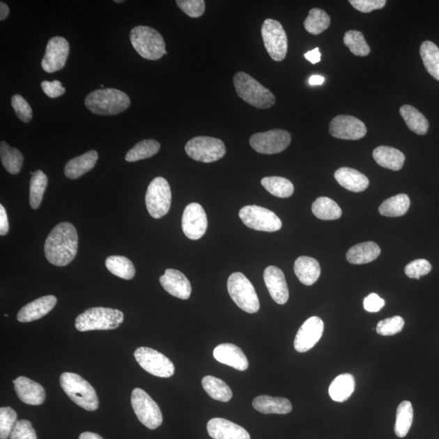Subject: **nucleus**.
Masks as SVG:
<instances>
[{
  "instance_id": "f257e3e1",
  "label": "nucleus",
  "mask_w": 439,
  "mask_h": 439,
  "mask_svg": "<svg viewBox=\"0 0 439 439\" xmlns=\"http://www.w3.org/2000/svg\"><path fill=\"white\" fill-rule=\"evenodd\" d=\"M78 248L77 229L71 223L61 222L54 228L44 245L47 260L56 266H66L75 258Z\"/></svg>"
},
{
  "instance_id": "f03ea898",
  "label": "nucleus",
  "mask_w": 439,
  "mask_h": 439,
  "mask_svg": "<svg viewBox=\"0 0 439 439\" xmlns=\"http://www.w3.org/2000/svg\"><path fill=\"white\" fill-rule=\"evenodd\" d=\"M85 105L94 114L111 116L128 109L130 100L123 91L107 88L90 93L86 98Z\"/></svg>"
},
{
  "instance_id": "7ed1b4c3",
  "label": "nucleus",
  "mask_w": 439,
  "mask_h": 439,
  "mask_svg": "<svg viewBox=\"0 0 439 439\" xmlns=\"http://www.w3.org/2000/svg\"><path fill=\"white\" fill-rule=\"evenodd\" d=\"M233 85L238 97L257 109H270L275 105L276 98L272 93L246 72H237Z\"/></svg>"
},
{
  "instance_id": "20e7f679",
  "label": "nucleus",
  "mask_w": 439,
  "mask_h": 439,
  "mask_svg": "<svg viewBox=\"0 0 439 439\" xmlns=\"http://www.w3.org/2000/svg\"><path fill=\"white\" fill-rule=\"evenodd\" d=\"M123 321L124 314L120 310L96 307L78 316L75 327L81 332L114 330L118 328Z\"/></svg>"
},
{
  "instance_id": "39448f33",
  "label": "nucleus",
  "mask_w": 439,
  "mask_h": 439,
  "mask_svg": "<svg viewBox=\"0 0 439 439\" xmlns=\"http://www.w3.org/2000/svg\"><path fill=\"white\" fill-rule=\"evenodd\" d=\"M61 385L73 403L87 411H95L99 408L95 390L81 376L73 373H63L61 376Z\"/></svg>"
},
{
  "instance_id": "423d86ee",
  "label": "nucleus",
  "mask_w": 439,
  "mask_h": 439,
  "mask_svg": "<svg viewBox=\"0 0 439 439\" xmlns=\"http://www.w3.org/2000/svg\"><path fill=\"white\" fill-rule=\"evenodd\" d=\"M130 42L139 55L149 61H157L167 54L161 34L153 28L139 26L130 31Z\"/></svg>"
},
{
  "instance_id": "0eeeda50",
  "label": "nucleus",
  "mask_w": 439,
  "mask_h": 439,
  "mask_svg": "<svg viewBox=\"0 0 439 439\" xmlns=\"http://www.w3.org/2000/svg\"><path fill=\"white\" fill-rule=\"evenodd\" d=\"M229 295L238 307L248 314H256L260 310L255 288L242 272H233L227 282Z\"/></svg>"
},
{
  "instance_id": "6e6552de",
  "label": "nucleus",
  "mask_w": 439,
  "mask_h": 439,
  "mask_svg": "<svg viewBox=\"0 0 439 439\" xmlns=\"http://www.w3.org/2000/svg\"><path fill=\"white\" fill-rule=\"evenodd\" d=\"M185 151L190 158L203 163L215 162L226 153V146L221 139L208 136L194 137L189 140Z\"/></svg>"
},
{
  "instance_id": "1a4fd4ad",
  "label": "nucleus",
  "mask_w": 439,
  "mask_h": 439,
  "mask_svg": "<svg viewBox=\"0 0 439 439\" xmlns=\"http://www.w3.org/2000/svg\"><path fill=\"white\" fill-rule=\"evenodd\" d=\"M146 205L151 216L159 219L169 211L172 193L170 185L164 178L158 177L151 180L146 193Z\"/></svg>"
},
{
  "instance_id": "9d476101",
  "label": "nucleus",
  "mask_w": 439,
  "mask_h": 439,
  "mask_svg": "<svg viewBox=\"0 0 439 439\" xmlns=\"http://www.w3.org/2000/svg\"><path fill=\"white\" fill-rule=\"evenodd\" d=\"M263 45L273 61L280 62L286 56L288 40L286 31L279 22L266 19L261 28Z\"/></svg>"
},
{
  "instance_id": "9b49d317",
  "label": "nucleus",
  "mask_w": 439,
  "mask_h": 439,
  "mask_svg": "<svg viewBox=\"0 0 439 439\" xmlns=\"http://www.w3.org/2000/svg\"><path fill=\"white\" fill-rule=\"evenodd\" d=\"M131 404L139 422L150 429H155L163 422L162 413L153 399L144 390L132 392Z\"/></svg>"
},
{
  "instance_id": "f8f14e48",
  "label": "nucleus",
  "mask_w": 439,
  "mask_h": 439,
  "mask_svg": "<svg viewBox=\"0 0 439 439\" xmlns=\"http://www.w3.org/2000/svg\"><path fill=\"white\" fill-rule=\"evenodd\" d=\"M239 217L245 226L258 231L276 232L282 226L280 218L275 213L256 205L243 207L239 211Z\"/></svg>"
},
{
  "instance_id": "ddd939ff",
  "label": "nucleus",
  "mask_w": 439,
  "mask_h": 439,
  "mask_svg": "<svg viewBox=\"0 0 439 439\" xmlns=\"http://www.w3.org/2000/svg\"><path fill=\"white\" fill-rule=\"evenodd\" d=\"M134 357L146 372L160 378H170L174 374L172 361L158 351L141 346L135 351Z\"/></svg>"
},
{
  "instance_id": "4468645a",
  "label": "nucleus",
  "mask_w": 439,
  "mask_h": 439,
  "mask_svg": "<svg viewBox=\"0 0 439 439\" xmlns=\"http://www.w3.org/2000/svg\"><path fill=\"white\" fill-rule=\"evenodd\" d=\"M249 141L258 153L273 155L280 153L288 148L291 136L286 130L275 129L253 134Z\"/></svg>"
},
{
  "instance_id": "2eb2a0df",
  "label": "nucleus",
  "mask_w": 439,
  "mask_h": 439,
  "mask_svg": "<svg viewBox=\"0 0 439 439\" xmlns=\"http://www.w3.org/2000/svg\"><path fill=\"white\" fill-rule=\"evenodd\" d=\"M182 228L185 236L192 240H198L204 236L208 228V219L201 205L192 203L185 207Z\"/></svg>"
},
{
  "instance_id": "dca6fc26",
  "label": "nucleus",
  "mask_w": 439,
  "mask_h": 439,
  "mask_svg": "<svg viewBox=\"0 0 439 439\" xmlns=\"http://www.w3.org/2000/svg\"><path fill=\"white\" fill-rule=\"evenodd\" d=\"M70 54V44L65 38L53 37L48 41L45 54L42 60L43 70L52 73L66 66Z\"/></svg>"
},
{
  "instance_id": "f3484780",
  "label": "nucleus",
  "mask_w": 439,
  "mask_h": 439,
  "mask_svg": "<svg viewBox=\"0 0 439 439\" xmlns=\"http://www.w3.org/2000/svg\"><path fill=\"white\" fill-rule=\"evenodd\" d=\"M330 133L339 139L358 140L367 134V128L364 122L355 116L339 115L331 121Z\"/></svg>"
},
{
  "instance_id": "a211bd4d",
  "label": "nucleus",
  "mask_w": 439,
  "mask_h": 439,
  "mask_svg": "<svg viewBox=\"0 0 439 439\" xmlns=\"http://www.w3.org/2000/svg\"><path fill=\"white\" fill-rule=\"evenodd\" d=\"M324 322L318 316H311L302 325L295 336L294 346L298 353H304L318 343L324 332Z\"/></svg>"
},
{
  "instance_id": "6ab92c4d",
  "label": "nucleus",
  "mask_w": 439,
  "mask_h": 439,
  "mask_svg": "<svg viewBox=\"0 0 439 439\" xmlns=\"http://www.w3.org/2000/svg\"><path fill=\"white\" fill-rule=\"evenodd\" d=\"M263 280L272 299L278 305H285L289 300V290L284 273L279 268L268 266L263 272Z\"/></svg>"
},
{
  "instance_id": "aec40b11",
  "label": "nucleus",
  "mask_w": 439,
  "mask_h": 439,
  "mask_svg": "<svg viewBox=\"0 0 439 439\" xmlns=\"http://www.w3.org/2000/svg\"><path fill=\"white\" fill-rule=\"evenodd\" d=\"M160 282L166 291L178 299L188 300L192 294V285L187 277L173 268L165 270L164 275L160 277Z\"/></svg>"
},
{
  "instance_id": "412c9836",
  "label": "nucleus",
  "mask_w": 439,
  "mask_h": 439,
  "mask_svg": "<svg viewBox=\"0 0 439 439\" xmlns=\"http://www.w3.org/2000/svg\"><path fill=\"white\" fill-rule=\"evenodd\" d=\"M207 429L213 439H251L245 429L224 418L210 419Z\"/></svg>"
},
{
  "instance_id": "4be33fe9",
  "label": "nucleus",
  "mask_w": 439,
  "mask_h": 439,
  "mask_svg": "<svg viewBox=\"0 0 439 439\" xmlns=\"http://www.w3.org/2000/svg\"><path fill=\"white\" fill-rule=\"evenodd\" d=\"M17 396L24 403L40 405L45 401L46 393L41 385L26 377L17 378L13 380Z\"/></svg>"
},
{
  "instance_id": "5701e85b",
  "label": "nucleus",
  "mask_w": 439,
  "mask_h": 439,
  "mask_svg": "<svg viewBox=\"0 0 439 439\" xmlns=\"http://www.w3.org/2000/svg\"><path fill=\"white\" fill-rule=\"evenodd\" d=\"M213 355L220 363L231 366L237 370L245 371L248 369L247 356L240 348L234 344H220L214 349Z\"/></svg>"
},
{
  "instance_id": "b1692460",
  "label": "nucleus",
  "mask_w": 439,
  "mask_h": 439,
  "mask_svg": "<svg viewBox=\"0 0 439 439\" xmlns=\"http://www.w3.org/2000/svg\"><path fill=\"white\" fill-rule=\"evenodd\" d=\"M57 302L56 297L47 295L39 298L24 306L17 314L20 322H31L42 318L50 312Z\"/></svg>"
},
{
  "instance_id": "393cba45",
  "label": "nucleus",
  "mask_w": 439,
  "mask_h": 439,
  "mask_svg": "<svg viewBox=\"0 0 439 439\" xmlns=\"http://www.w3.org/2000/svg\"><path fill=\"white\" fill-rule=\"evenodd\" d=\"M334 178L341 187L353 192H362L368 188L367 177L354 169L343 167L336 171Z\"/></svg>"
},
{
  "instance_id": "a878e982",
  "label": "nucleus",
  "mask_w": 439,
  "mask_h": 439,
  "mask_svg": "<svg viewBox=\"0 0 439 439\" xmlns=\"http://www.w3.org/2000/svg\"><path fill=\"white\" fill-rule=\"evenodd\" d=\"M99 155L97 151L92 150L70 160L65 167L66 177L70 179L79 178L95 167Z\"/></svg>"
},
{
  "instance_id": "bb28decb",
  "label": "nucleus",
  "mask_w": 439,
  "mask_h": 439,
  "mask_svg": "<svg viewBox=\"0 0 439 439\" xmlns=\"http://www.w3.org/2000/svg\"><path fill=\"white\" fill-rule=\"evenodd\" d=\"M294 270L298 279L305 286H311L318 280L321 267L314 258L300 256L295 262Z\"/></svg>"
},
{
  "instance_id": "cd10ccee",
  "label": "nucleus",
  "mask_w": 439,
  "mask_h": 439,
  "mask_svg": "<svg viewBox=\"0 0 439 439\" xmlns=\"http://www.w3.org/2000/svg\"><path fill=\"white\" fill-rule=\"evenodd\" d=\"M253 408L263 414H287L292 411L289 399L261 395L253 400Z\"/></svg>"
},
{
  "instance_id": "c85d7f7f",
  "label": "nucleus",
  "mask_w": 439,
  "mask_h": 439,
  "mask_svg": "<svg viewBox=\"0 0 439 439\" xmlns=\"http://www.w3.org/2000/svg\"><path fill=\"white\" fill-rule=\"evenodd\" d=\"M373 159L382 167L398 171L403 168L405 156L401 151L392 146H380L373 153Z\"/></svg>"
},
{
  "instance_id": "c756f323",
  "label": "nucleus",
  "mask_w": 439,
  "mask_h": 439,
  "mask_svg": "<svg viewBox=\"0 0 439 439\" xmlns=\"http://www.w3.org/2000/svg\"><path fill=\"white\" fill-rule=\"evenodd\" d=\"M380 254V248L377 243L365 242L351 247L346 253V259L353 265H364L375 261Z\"/></svg>"
},
{
  "instance_id": "7c9ffc66",
  "label": "nucleus",
  "mask_w": 439,
  "mask_h": 439,
  "mask_svg": "<svg viewBox=\"0 0 439 439\" xmlns=\"http://www.w3.org/2000/svg\"><path fill=\"white\" fill-rule=\"evenodd\" d=\"M355 385V382L353 375L350 373L341 374L330 385V396L335 402H344L354 392Z\"/></svg>"
},
{
  "instance_id": "2f4dec72",
  "label": "nucleus",
  "mask_w": 439,
  "mask_h": 439,
  "mask_svg": "<svg viewBox=\"0 0 439 439\" xmlns=\"http://www.w3.org/2000/svg\"><path fill=\"white\" fill-rule=\"evenodd\" d=\"M399 114L409 130L413 131L414 133L419 135H424L427 133L429 127V121L426 117L416 107L411 105H403L400 107Z\"/></svg>"
},
{
  "instance_id": "473e14b6",
  "label": "nucleus",
  "mask_w": 439,
  "mask_h": 439,
  "mask_svg": "<svg viewBox=\"0 0 439 439\" xmlns=\"http://www.w3.org/2000/svg\"><path fill=\"white\" fill-rule=\"evenodd\" d=\"M202 385L210 397L221 402H229L233 397L231 387L222 379L206 376L202 379Z\"/></svg>"
},
{
  "instance_id": "72a5a7b5",
  "label": "nucleus",
  "mask_w": 439,
  "mask_h": 439,
  "mask_svg": "<svg viewBox=\"0 0 439 439\" xmlns=\"http://www.w3.org/2000/svg\"><path fill=\"white\" fill-rule=\"evenodd\" d=\"M410 199L406 194H399L389 198L380 205L379 213L384 217H398L403 216L408 211Z\"/></svg>"
},
{
  "instance_id": "f704fd0d",
  "label": "nucleus",
  "mask_w": 439,
  "mask_h": 439,
  "mask_svg": "<svg viewBox=\"0 0 439 439\" xmlns=\"http://www.w3.org/2000/svg\"><path fill=\"white\" fill-rule=\"evenodd\" d=\"M0 156L5 169L11 174H18L21 172L24 158L18 149L10 146L6 141L0 144Z\"/></svg>"
},
{
  "instance_id": "c9c22d12",
  "label": "nucleus",
  "mask_w": 439,
  "mask_h": 439,
  "mask_svg": "<svg viewBox=\"0 0 439 439\" xmlns=\"http://www.w3.org/2000/svg\"><path fill=\"white\" fill-rule=\"evenodd\" d=\"M419 54L427 72L439 81V48L431 41L422 43Z\"/></svg>"
},
{
  "instance_id": "e433bc0d",
  "label": "nucleus",
  "mask_w": 439,
  "mask_h": 439,
  "mask_svg": "<svg viewBox=\"0 0 439 439\" xmlns=\"http://www.w3.org/2000/svg\"><path fill=\"white\" fill-rule=\"evenodd\" d=\"M311 211L315 216L324 221L339 219L341 216V209L333 199L327 197H320L312 203Z\"/></svg>"
},
{
  "instance_id": "4c0bfd02",
  "label": "nucleus",
  "mask_w": 439,
  "mask_h": 439,
  "mask_svg": "<svg viewBox=\"0 0 439 439\" xmlns=\"http://www.w3.org/2000/svg\"><path fill=\"white\" fill-rule=\"evenodd\" d=\"M106 267L112 275L130 280L135 275V268L128 258L121 256H111L106 259Z\"/></svg>"
},
{
  "instance_id": "58836bf2",
  "label": "nucleus",
  "mask_w": 439,
  "mask_h": 439,
  "mask_svg": "<svg viewBox=\"0 0 439 439\" xmlns=\"http://www.w3.org/2000/svg\"><path fill=\"white\" fill-rule=\"evenodd\" d=\"M413 422V408L411 402L403 401L397 408L394 433L399 438H404L408 433Z\"/></svg>"
},
{
  "instance_id": "ea45409f",
  "label": "nucleus",
  "mask_w": 439,
  "mask_h": 439,
  "mask_svg": "<svg viewBox=\"0 0 439 439\" xmlns=\"http://www.w3.org/2000/svg\"><path fill=\"white\" fill-rule=\"evenodd\" d=\"M47 183V175L43 171L37 170L32 175L29 183V203L33 209H37L40 206Z\"/></svg>"
},
{
  "instance_id": "a19ab883",
  "label": "nucleus",
  "mask_w": 439,
  "mask_h": 439,
  "mask_svg": "<svg viewBox=\"0 0 439 439\" xmlns=\"http://www.w3.org/2000/svg\"><path fill=\"white\" fill-rule=\"evenodd\" d=\"M160 149L159 141L154 139L143 140L127 153L125 160L128 162H136V161L148 159L158 153Z\"/></svg>"
},
{
  "instance_id": "79ce46f5",
  "label": "nucleus",
  "mask_w": 439,
  "mask_h": 439,
  "mask_svg": "<svg viewBox=\"0 0 439 439\" xmlns=\"http://www.w3.org/2000/svg\"><path fill=\"white\" fill-rule=\"evenodd\" d=\"M330 17L324 10L320 8H312L309 11V16L307 17L304 22L306 31L314 36L324 32L330 27Z\"/></svg>"
},
{
  "instance_id": "37998d69",
  "label": "nucleus",
  "mask_w": 439,
  "mask_h": 439,
  "mask_svg": "<svg viewBox=\"0 0 439 439\" xmlns=\"http://www.w3.org/2000/svg\"><path fill=\"white\" fill-rule=\"evenodd\" d=\"M261 185L268 192L277 197L288 198L294 193V185L291 180L285 178H263L261 180Z\"/></svg>"
},
{
  "instance_id": "c03bdc74",
  "label": "nucleus",
  "mask_w": 439,
  "mask_h": 439,
  "mask_svg": "<svg viewBox=\"0 0 439 439\" xmlns=\"http://www.w3.org/2000/svg\"><path fill=\"white\" fill-rule=\"evenodd\" d=\"M344 43L355 56H367L371 52L370 47L366 42L363 33L360 31H348L346 32Z\"/></svg>"
},
{
  "instance_id": "a18cd8bd",
  "label": "nucleus",
  "mask_w": 439,
  "mask_h": 439,
  "mask_svg": "<svg viewBox=\"0 0 439 439\" xmlns=\"http://www.w3.org/2000/svg\"><path fill=\"white\" fill-rule=\"evenodd\" d=\"M17 415L14 410L9 407L0 408V438L7 439L10 437L16 424Z\"/></svg>"
},
{
  "instance_id": "49530a36",
  "label": "nucleus",
  "mask_w": 439,
  "mask_h": 439,
  "mask_svg": "<svg viewBox=\"0 0 439 439\" xmlns=\"http://www.w3.org/2000/svg\"><path fill=\"white\" fill-rule=\"evenodd\" d=\"M404 326V320L401 316H395L383 321L377 325V333L383 336H392L400 333Z\"/></svg>"
},
{
  "instance_id": "de8ad7c7",
  "label": "nucleus",
  "mask_w": 439,
  "mask_h": 439,
  "mask_svg": "<svg viewBox=\"0 0 439 439\" xmlns=\"http://www.w3.org/2000/svg\"><path fill=\"white\" fill-rule=\"evenodd\" d=\"M432 266L431 263L424 259H418V260L413 261L409 263L408 265L405 267V275L410 278H414V279H419V277L427 275L431 272Z\"/></svg>"
},
{
  "instance_id": "09e8293b",
  "label": "nucleus",
  "mask_w": 439,
  "mask_h": 439,
  "mask_svg": "<svg viewBox=\"0 0 439 439\" xmlns=\"http://www.w3.org/2000/svg\"><path fill=\"white\" fill-rule=\"evenodd\" d=\"M176 3L190 17L198 18L205 12L203 0H177Z\"/></svg>"
},
{
  "instance_id": "8fccbe9b",
  "label": "nucleus",
  "mask_w": 439,
  "mask_h": 439,
  "mask_svg": "<svg viewBox=\"0 0 439 439\" xmlns=\"http://www.w3.org/2000/svg\"><path fill=\"white\" fill-rule=\"evenodd\" d=\"M12 106L18 118L24 123H29L32 120L31 107L21 95H15L12 97Z\"/></svg>"
},
{
  "instance_id": "3c124183",
  "label": "nucleus",
  "mask_w": 439,
  "mask_h": 439,
  "mask_svg": "<svg viewBox=\"0 0 439 439\" xmlns=\"http://www.w3.org/2000/svg\"><path fill=\"white\" fill-rule=\"evenodd\" d=\"M10 439H37V436L32 424L26 419H21L15 424Z\"/></svg>"
},
{
  "instance_id": "603ef678",
  "label": "nucleus",
  "mask_w": 439,
  "mask_h": 439,
  "mask_svg": "<svg viewBox=\"0 0 439 439\" xmlns=\"http://www.w3.org/2000/svg\"><path fill=\"white\" fill-rule=\"evenodd\" d=\"M349 2L356 10L364 13L383 8L387 3L385 0H350Z\"/></svg>"
},
{
  "instance_id": "864d4df0",
  "label": "nucleus",
  "mask_w": 439,
  "mask_h": 439,
  "mask_svg": "<svg viewBox=\"0 0 439 439\" xmlns=\"http://www.w3.org/2000/svg\"><path fill=\"white\" fill-rule=\"evenodd\" d=\"M41 86L43 92L52 99H56L66 93V88L63 87L60 81H43L41 83Z\"/></svg>"
},
{
  "instance_id": "5fc2aeb1",
  "label": "nucleus",
  "mask_w": 439,
  "mask_h": 439,
  "mask_svg": "<svg viewBox=\"0 0 439 439\" xmlns=\"http://www.w3.org/2000/svg\"><path fill=\"white\" fill-rule=\"evenodd\" d=\"M385 306V300L378 295L372 293L364 300V309L369 312H378Z\"/></svg>"
},
{
  "instance_id": "6e6d98bb",
  "label": "nucleus",
  "mask_w": 439,
  "mask_h": 439,
  "mask_svg": "<svg viewBox=\"0 0 439 439\" xmlns=\"http://www.w3.org/2000/svg\"><path fill=\"white\" fill-rule=\"evenodd\" d=\"M9 231V223L6 210L3 205H0V234L2 236L7 234Z\"/></svg>"
},
{
  "instance_id": "4d7b16f0",
  "label": "nucleus",
  "mask_w": 439,
  "mask_h": 439,
  "mask_svg": "<svg viewBox=\"0 0 439 439\" xmlns=\"http://www.w3.org/2000/svg\"><path fill=\"white\" fill-rule=\"evenodd\" d=\"M305 56L307 61H310L311 63H319L321 61V55L319 51V48L316 47L314 49V50L307 52L305 54Z\"/></svg>"
},
{
  "instance_id": "13d9d810",
  "label": "nucleus",
  "mask_w": 439,
  "mask_h": 439,
  "mask_svg": "<svg viewBox=\"0 0 439 439\" xmlns=\"http://www.w3.org/2000/svg\"><path fill=\"white\" fill-rule=\"evenodd\" d=\"M10 10L8 5L3 2L0 3V20L3 21L8 16Z\"/></svg>"
},
{
  "instance_id": "bf43d9fd",
  "label": "nucleus",
  "mask_w": 439,
  "mask_h": 439,
  "mask_svg": "<svg viewBox=\"0 0 439 439\" xmlns=\"http://www.w3.org/2000/svg\"><path fill=\"white\" fill-rule=\"evenodd\" d=\"M325 77L320 75H314L309 78V84L311 86H319L323 84Z\"/></svg>"
},
{
  "instance_id": "052dcab7",
  "label": "nucleus",
  "mask_w": 439,
  "mask_h": 439,
  "mask_svg": "<svg viewBox=\"0 0 439 439\" xmlns=\"http://www.w3.org/2000/svg\"><path fill=\"white\" fill-rule=\"evenodd\" d=\"M78 439H104L99 434L91 433V432H85L82 433Z\"/></svg>"
},
{
  "instance_id": "680f3d73",
  "label": "nucleus",
  "mask_w": 439,
  "mask_h": 439,
  "mask_svg": "<svg viewBox=\"0 0 439 439\" xmlns=\"http://www.w3.org/2000/svg\"><path fill=\"white\" fill-rule=\"evenodd\" d=\"M115 3H122L123 1H121V0H115L114 1Z\"/></svg>"
}]
</instances>
